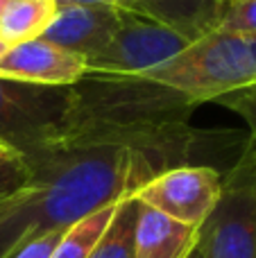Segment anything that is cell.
<instances>
[{"label": "cell", "mask_w": 256, "mask_h": 258, "mask_svg": "<svg viewBox=\"0 0 256 258\" xmlns=\"http://www.w3.org/2000/svg\"><path fill=\"white\" fill-rule=\"evenodd\" d=\"M186 165L177 156L66 132L57 143L0 161V258L23 240L66 229L134 195L154 174Z\"/></svg>", "instance_id": "cell-1"}, {"label": "cell", "mask_w": 256, "mask_h": 258, "mask_svg": "<svg viewBox=\"0 0 256 258\" xmlns=\"http://www.w3.org/2000/svg\"><path fill=\"white\" fill-rule=\"evenodd\" d=\"M195 107L188 95L150 77L86 73L73 84L66 132L166 152L190 163L200 141H204V134L190 127Z\"/></svg>", "instance_id": "cell-2"}, {"label": "cell", "mask_w": 256, "mask_h": 258, "mask_svg": "<svg viewBox=\"0 0 256 258\" xmlns=\"http://www.w3.org/2000/svg\"><path fill=\"white\" fill-rule=\"evenodd\" d=\"M188 95L195 104L225 102L256 91V36L209 30L175 59L143 73Z\"/></svg>", "instance_id": "cell-3"}, {"label": "cell", "mask_w": 256, "mask_h": 258, "mask_svg": "<svg viewBox=\"0 0 256 258\" xmlns=\"http://www.w3.org/2000/svg\"><path fill=\"white\" fill-rule=\"evenodd\" d=\"M198 233L202 258H256V141L252 136L222 174L220 197Z\"/></svg>", "instance_id": "cell-4"}, {"label": "cell", "mask_w": 256, "mask_h": 258, "mask_svg": "<svg viewBox=\"0 0 256 258\" xmlns=\"http://www.w3.org/2000/svg\"><path fill=\"white\" fill-rule=\"evenodd\" d=\"M71 104L73 86L0 77V145L27 154L57 143L66 132Z\"/></svg>", "instance_id": "cell-5"}, {"label": "cell", "mask_w": 256, "mask_h": 258, "mask_svg": "<svg viewBox=\"0 0 256 258\" xmlns=\"http://www.w3.org/2000/svg\"><path fill=\"white\" fill-rule=\"evenodd\" d=\"M193 36L152 18L122 12L120 25L102 52L86 61V73L143 75L184 52Z\"/></svg>", "instance_id": "cell-6"}, {"label": "cell", "mask_w": 256, "mask_h": 258, "mask_svg": "<svg viewBox=\"0 0 256 258\" xmlns=\"http://www.w3.org/2000/svg\"><path fill=\"white\" fill-rule=\"evenodd\" d=\"M222 190V172L211 165H175L145 181L134 197L181 224L198 227L213 211Z\"/></svg>", "instance_id": "cell-7"}, {"label": "cell", "mask_w": 256, "mask_h": 258, "mask_svg": "<svg viewBox=\"0 0 256 258\" xmlns=\"http://www.w3.org/2000/svg\"><path fill=\"white\" fill-rule=\"evenodd\" d=\"M86 75V59L57 43L41 39L9 45L0 57V77L30 84L73 86Z\"/></svg>", "instance_id": "cell-8"}, {"label": "cell", "mask_w": 256, "mask_h": 258, "mask_svg": "<svg viewBox=\"0 0 256 258\" xmlns=\"http://www.w3.org/2000/svg\"><path fill=\"white\" fill-rule=\"evenodd\" d=\"M122 18V9L111 5L59 3L57 14L41 39L77 52L89 61L107 48Z\"/></svg>", "instance_id": "cell-9"}, {"label": "cell", "mask_w": 256, "mask_h": 258, "mask_svg": "<svg viewBox=\"0 0 256 258\" xmlns=\"http://www.w3.org/2000/svg\"><path fill=\"white\" fill-rule=\"evenodd\" d=\"M57 3L111 5V7H118L122 12L170 25L175 30L184 32V34L193 36V39L213 30L218 12L216 0H57Z\"/></svg>", "instance_id": "cell-10"}, {"label": "cell", "mask_w": 256, "mask_h": 258, "mask_svg": "<svg viewBox=\"0 0 256 258\" xmlns=\"http://www.w3.org/2000/svg\"><path fill=\"white\" fill-rule=\"evenodd\" d=\"M198 227L170 220L139 202L134 258H188L198 247Z\"/></svg>", "instance_id": "cell-11"}, {"label": "cell", "mask_w": 256, "mask_h": 258, "mask_svg": "<svg viewBox=\"0 0 256 258\" xmlns=\"http://www.w3.org/2000/svg\"><path fill=\"white\" fill-rule=\"evenodd\" d=\"M57 0H12L0 16V39L7 45L41 36L57 14Z\"/></svg>", "instance_id": "cell-12"}, {"label": "cell", "mask_w": 256, "mask_h": 258, "mask_svg": "<svg viewBox=\"0 0 256 258\" xmlns=\"http://www.w3.org/2000/svg\"><path fill=\"white\" fill-rule=\"evenodd\" d=\"M136 218H139V202L134 195L118 202L111 222L95 242L89 258H134Z\"/></svg>", "instance_id": "cell-13"}, {"label": "cell", "mask_w": 256, "mask_h": 258, "mask_svg": "<svg viewBox=\"0 0 256 258\" xmlns=\"http://www.w3.org/2000/svg\"><path fill=\"white\" fill-rule=\"evenodd\" d=\"M116 204L102 206V209L84 215L82 220H77L71 227L63 229L61 238H59L50 258H89L95 242L100 240V236L111 222L113 213H116Z\"/></svg>", "instance_id": "cell-14"}, {"label": "cell", "mask_w": 256, "mask_h": 258, "mask_svg": "<svg viewBox=\"0 0 256 258\" xmlns=\"http://www.w3.org/2000/svg\"><path fill=\"white\" fill-rule=\"evenodd\" d=\"M213 30L256 36V0H222L218 3Z\"/></svg>", "instance_id": "cell-15"}, {"label": "cell", "mask_w": 256, "mask_h": 258, "mask_svg": "<svg viewBox=\"0 0 256 258\" xmlns=\"http://www.w3.org/2000/svg\"><path fill=\"white\" fill-rule=\"evenodd\" d=\"M63 229H54V231H43L36 236L23 240L16 249L12 251L7 258H50L52 249L57 247L59 238H61Z\"/></svg>", "instance_id": "cell-16"}, {"label": "cell", "mask_w": 256, "mask_h": 258, "mask_svg": "<svg viewBox=\"0 0 256 258\" xmlns=\"http://www.w3.org/2000/svg\"><path fill=\"white\" fill-rule=\"evenodd\" d=\"M12 3V0H0V16H3V12L7 9V5Z\"/></svg>", "instance_id": "cell-17"}, {"label": "cell", "mask_w": 256, "mask_h": 258, "mask_svg": "<svg viewBox=\"0 0 256 258\" xmlns=\"http://www.w3.org/2000/svg\"><path fill=\"white\" fill-rule=\"evenodd\" d=\"M7 48H9V45H7V43H5V41H3V39H0V57H3V54H5V52H7Z\"/></svg>", "instance_id": "cell-18"}, {"label": "cell", "mask_w": 256, "mask_h": 258, "mask_svg": "<svg viewBox=\"0 0 256 258\" xmlns=\"http://www.w3.org/2000/svg\"><path fill=\"white\" fill-rule=\"evenodd\" d=\"M5 154H14V152H9L5 145H0V156H5Z\"/></svg>", "instance_id": "cell-19"}, {"label": "cell", "mask_w": 256, "mask_h": 258, "mask_svg": "<svg viewBox=\"0 0 256 258\" xmlns=\"http://www.w3.org/2000/svg\"><path fill=\"white\" fill-rule=\"evenodd\" d=\"M188 258H202V254H200V249H198V247H195V249H193V254H190Z\"/></svg>", "instance_id": "cell-20"}, {"label": "cell", "mask_w": 256, "mask_h": 258, "mask_svg": "<svg viewBox=\"0 0 256 258\" xmlns=\"http://www.w3.org/2000/svg\"><path fill=\"white\" fill-rule=\"evenodd\" d=\"M5 156H7V154H5ZM5 156H0V161H3V159H5Z\"/></svg>", "instance_id": "cell-21"}, {"label": "cell", "mask_w": 256, "mask_h": 258, "mask_svg": "<svg viewBox=\"0 0 256 258\" xmlns=\"http://www.w3.org/2000/svg\"><path fill=\"white\" fill-rule=\"evenodd\" d=\"M216 3H222V0H216Z\"/></svg>", "instance_id": "cell-22"}, {"label": "cell", "mask_w": 256, "mask_h": 258, "mask_svg": "<svg viewBox=\"0 0 256 258\" xmlns=\"http://www.w3.org/2000/svg\"><path fill=\"white\" fill-rule=\"evenodd\" d=\"M254 141H256V138H254Z\"/></svg>", "instance_id": "cell-23"}]
</instances>
